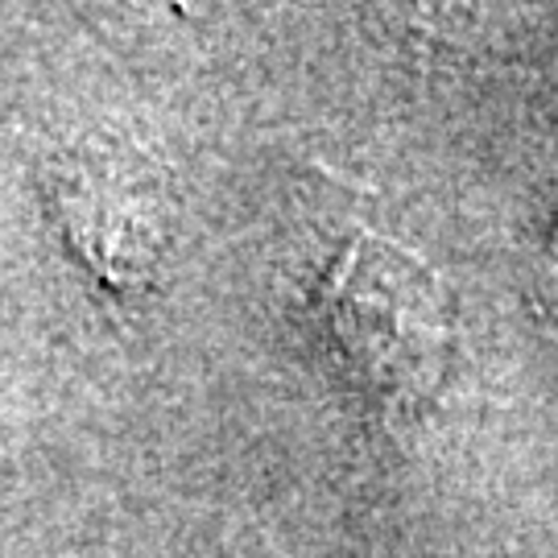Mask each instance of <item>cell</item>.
<instances>
[{
  "instance_id": "6da1fadb",
  "label": "cell",
  "mask_w": 558,
  "mask_h": 558,
  "mask_svg": "<svg viewBox=\"0 0 558 558\" xmlns=\"http://www.w3.org/2000/svg\"><path fill=\"white\" fill-rule=\"evenodd\" d=\"M327 327L348 373L385 405H418L442 380L451 306L439 278L380 236H356L327 281Z\"/></svg>"
},
{
  "instance_id": "7a4b0ae2",
  "label": "cell",
  "mask_w": 558,
  "mask_h": 558,
  "mask_svg": "<svg viewBox=\"0 0 558 558\" xmlns=\"http://www.w3.org/2000/svg\"><path fill=\"white\" fill-rule=\"evenodd\" d=\"M41 179L75 253L108 286H141L158 260L161 223L137 182L117 161L92 154H59Z\"/></svg>"
}]
</instances>
